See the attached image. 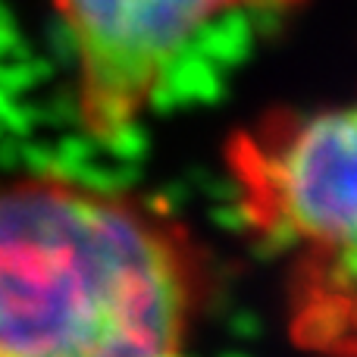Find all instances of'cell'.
<instances>
[{"mask_svg":"<svg viewBox=\"0 0 357 357\" xmlns=\"http://www.w3.org/2000/svg\"><path fill=\"white\" fill-rule=\"evenodd\" d=\"M207 298L201 241L154 197L0 178V357H185Z\"/></svg>","mask_w":357,"mask_h":357,"instance_id":"6da1fadb","label":"cell"},{"mask_svg":"<svg viewBox=\"0 0 357 357\" xmlns=\"http://www.w3.org/2000/svg\"><path fill=\"white\" fill-rule=\"evenodd\" d=\"M226 173L248 232L282 270L291 342L357 357V100L266 113L229 138Z\"/></svg>","mask_w":357,"mask_h":357,"instance_id":"7a4b0ae2","label":"cell"},{"mask_svg":"<svg viewBox=\"0 0 357 357\" xmlns=\"http://www.w3.org/2000/svg\"><path fill=\"white\" fill-rule=\"evenodd\" d=\"M73 50L75 116L88 138L116 144L142 126L182 50L241 6L295 0H47Z\"/></svg>","mask_w":357,"mask_h":357,"instance_id":"3957f363","label":"cell"}]
</instances>
